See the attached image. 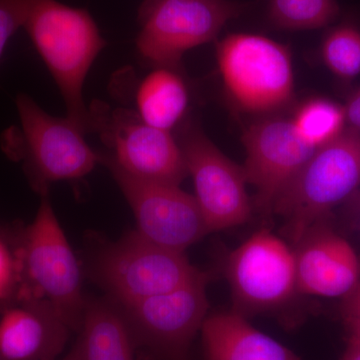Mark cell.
Returning <instances> with one entry per match:
<instances>
[{
    "label": "cell",
    "mask_w": 360,
    "mask_h": 360,
    "mask_svg": "<svg viewBox=\"0 0 360 360\" xmlns=\"http://www.w3.org/2000/svg\"><path fill=\"white\" fill-rule=\"evenodd\" d=\"M324 65L341 79H352L360 73V30L340 25L326 35L321 46Z\"/></svg>",
    "instance_id": "44dd1931"
},
{
    "label": "cell",
    "mask_w": 360,
    "mask_h": 360,
    "mask_svg": "<svg viewBox=\"0 0 360 360\" xmlns=\"http://www.w3.org/2000/svg\"><path fill=\"white\" fill-rule=\"evenodd\" d=\"M217 60L225 89L240 110L271 115L292 101L295 75L285 45L262 35L233 33L217 44Z\"/></svg>",
    "instance_id": "8992f818"
},
{
    "label": "cell",
    "mask_w": 360,
    "mask_h": 360,
    "mask_svg": "<svg viewBox=\"0 0 360 360\" xmlns=\"http://www.w3.org/2000/svg\"><path fill=\"white\" fill-rule=\"evenodd\" d=\"M239 13L231 0H148L137 51L155 68L176 70L186 51L217 39Z\"/></svg>",
    "instance_id": "9c48e42d"
},
{
    "label": "cell",
    "mask_w": 360,
    "mask_h": 360,
    "mask_svg": "<svg viewBox=\"0 0 360 360\" xmlns=\"http://www.w3.org/2000/svg\"><path fill=\"white\" fill-rule=\"evenodd\" d=\"M341 315L347 329L348 340L360 341V281L356 288L343 298Z\"/></svg>",
    "instance_id": "cb8c5ba5"
},
{
    "label": "cell",
    "mask_w": 360,
    "mask_h": 360,
    "mask_svg": "<svg viewBox=\"0 0 360 360\" xmlns=\"http://www.w3.org/2000/svg\"><path fill=\"white\" fill-rule=\"evenodd\" d=\"M188 89L174 68H155L135 89V112L148 125L169 131L188 106Z\"/></svg>",
    "instance_id": "ac0fdd59"
},
{
    "label": "cell",
    "mask_w": 360,
    "mask_h": 360,
    "mask_svg": "<svg viewBox=\"0 0 360 360\" xmlns=\"http://www.w3.org/2000/svg\"><path fill=\"white\" fill-rule=\"evenodd\" d=\"M225 274L232 310L248 319L281 310L300 295L293 248L264 227L232 251Z\"/></svg>",
    "instance_id": "30bf717a"
},
{
    "label": "cell",
    "mask_w": 360,
    "mask_h": 360,
    "mask_svg": "<svg viewBox=\"0 0 360 360\" xmlns=\"http://www.w3.org/2000/svg\"><path fill=\"white\" fill-rule=\"evenodd\" d=\"M340 360H360V341L348 340L347 347Z\"/></svg>",
    "instance_id": "484cf974"
},
{
    "label": "cell",
    "mask_w": 360,
    "mask_h": 360,
    "mask_svg": "<svg viewBox=\"0 0 360 360\" xmlns=\"http://www.w3.org/2000/svg\"><path fill=\"white\" fill-rule=\"evenodd\" d=\"M350 203H352V208L354 210L360 212V188L354 194L352 198H350Z\"/></svg>",
    "instance_id": "83f0119b"
},
{
    "label": "cell",
    "mask_w": 360,
    "mask_h": 360,
    "mask_svg": "<svg viewBox=\"0 0 360 360\" xmlns=\"http://www.w3.org/2000/svg\"><path fill=\"white\" fill-rule=\"evenodd\" d=\"M63 360H82V347H80L79 340H77L75 345H73L72 349L68 352Z\"/></svg>",
    "instance_id": "4316f807"
},
{
    "label": "cell",
    "mask_w": 360,
    "mask_h": 360,
    "mask_svg": "<svg viewBox=\"0 0 360 360\" xmlns=\"http://www.w3.org/2000/svg\"><path fill=\"white\" fill-rule=\"evenodd\" d=\"M248 184L253 186V208L274 214L281 193L316 149L298 135L291 118L269 115L252 123L243 135Z\"/></svg>",
    "instance_id": "4fadbf2b"
},
{
    "label": "cell",
    "mask_w": 360,
    "mask_h": 360,
    "mask_svg": "<svg viewBox=\"0 0 360 360\" xmlns=\"http://www.w3.org/2000/svg\"><path fill=\"white\" fill-rule=\"evenodd\" d=\"M343 110L348 129H354L360 134V87L350 96L347 104L343 106Z\"/></svg>",
    "instance_id": "d4e9b609"
},
{
    "label": "cell",
    "mask_w": 360,
    "mask_h": 360,
    "mask_svg": "<svg viewBox=\"0 0 360 360\" xmlns=\"http://www.w3.org/2000/svg\"><path fill=\"white\" fill-rule=\"evenodd\" d=\"M20 231H0V312L22 298Z\"/></svg>",
    "instance_id": "7402d4cb"
},
{
    "label": "cell",
    "mask_w": 360,
    "mask_h": 360,
    "mask_svg": "<svg viewBox=\"0 0 360 360\" xmlns=\"http://www.w3.org/2000/svg\"><path fill=\"white\" fill-rule=\"evenodd\" d=\"M180 144L195 198L210 232L246 224L253 202L245 170L229 160L198 129H189Z\"/></svg>",
    "instance_id": "7c38bea8"
},
{
    "label": "cell",
    "mask_w": 360,
    "mask_h": 360,
    "mask_svg": "<svg viewBox=\"0 0 360 360\" xmlns=\"http://www.w3.org/2000/svg\"><path fill=\"white\" fill-rule=\"evenodd\" d=\"M32 224L21 227L20 248L23 300L51 303L72 331H79L86 298L82 269L49 200L40 196Z\"/></svg>",
    "instance_id": "277c9868"
},
{
    "label": "cell",
    "mask_w": 360,
    "mask_h": 360,
    "mask_svg": "<svg viewBox=\"0 0 360 360\" xmlns=\"http://www.w3.org/2000/svg\"><path fill=\"white\" fill-rule=\"evenodd\" d=\"M90 271L118 305L179 290L210 274L191 264L186 253L155 245L136 231L97 251Z\"/></svg>",
    "instance_id": "5b68a950"
},
{
    "label": "cell",
    "mask_w": 360,
    "mask_h": 360,
    "mask_svg": "<svg viewBox=\"0 0 360 360\" xmlns=\"http://www.w3.org/2000/svg\"><path fill=\"white\" fill-rule=\"evenodd\" d=\"M136 219V231L155 245L184 252L210 233L194 195L180 186L136 179L101 153Z\"/></svg>",
    "instance_id": "8fae6325"
},
{
    "label": "cell",
    "mask_w": 360,
    "mask_h": 360,
    "mask_svg": "<svg viewBox=\"0 0 360 360\" xmlns=\"http://www.w3.org/2000/svg\"><path fill=\"white\" fill-rule=\"evenodd\" d=\"M33 45L56 80L66 106V117L89 132L84 84L105 41L89 11L44 0L25 25Z\"/></svg>",
    "instance_id": "7a4b0ae2"
},
{
    "label": "cell",
    "mask_w": 360,
    "mask_h": 360,
    "mask_svg": "<svg viewBox=\"0 0 360 360\" xmlns=\"http://www.w3.org/2000/svg\"><path fill=\"white\" fill-rule=\"evenodd\" d=\"M359 188L360 134L347 127L310 156L279 196L274 214L283 217L286 236L295 245Z\"/></svg>",
    "instance_id": "3957f363"
},
{
    "label": "cell",
    "mask_w": 360,
    "mask_h": 360,
    "mask_svg": "<svg viewBox=\"0 0 360 360\" xmlns=\"http://www.w3.org/2000/svg\"><path fill=\"white\" fill-rule=\"evenodd\" d=\"M71 333L51 303L20 300L0 312V360H54Z\"/></svg>",
    "instance_id": "9a60e30c"
},
{
    "label": "cell",
    "mask_w": 360,
    "mask_h": 360,
    "mask_svg": "<svg viewBox=\"0 0 360 360\" xmlns=\"http://www.w3.org/2000/svg\"><path fill=\"white\" fill-rule=\"evenodd\" d=\"M78 340L82 360H135L137 356L124 316L112 300L86 298Z\"/></svg>",
    "instance_id": "e0dca14e"
},
{
    "label": "cell",
    "mask_w": 360,
    "mask_h": 360,
    "mask_svg": "<svg viewBox=\"0 0 360 360\" xmlns=\"http://www.w3.org/2000/svg\"><path fill=\"white\" fill-rule=\"evenodd\" d=\"M293 252L300 295L345 298L359 283V255L326 220L305 232Z\"/></svg>",
    "instance_id": "5bb4252c"
},
{
    "label": "cell",
    "mask_w": 360,
    "mask_h": 360,
    "mask_svg": "<svg viewBox=\"0 0 360 360\" xmlns=\"http://www.w3.org/2000/svg\"><path fill=\"white\" fill-rule=\"evenodd\" d=\"M338 11L336 0H269V16L281 30H310L328 25Z\"/></svg>",
    "instance_id": "ffe728a7"
},
{
    "label": "cell",
    "mask_w": 360,
    "mask_h": 360,
    "mask_svg": "<svg viewBox=\"0 0 360 360\" xmlns=\"http://www.w3.org/2000/svg\"><path fill=\"white\" fill-rule=\"evenodd\" d=\"M210 279L208 274L179 290L118 305L139 359L191 360V345L208 315Z\"/></svg>",
    "instance_id": "ba28073f"
},
{
    "label": "cell",
    "mask_w": 360,
    "mask_h": 360,
    "mask_svg": "<svg viewBox=\"0 0 360 360\" xmlns=\"http://www.w3.org/2000/svg\"><path fill=\"white\" fill-rule=\"evenodd\" d=\"M291 120L298 135L315 149L335 141L347 124L342 106L324 98L305 101Z\"/></svg>",
    "instance_id": "d6986e66"
},
{
    "label": "cell",
    "mask_w": 360,
    "mask_h": 360,
    "mask_svg": "<svg viewBox=\"0 0 360 360\" xmlns=\"http://www.w3.org/2000/svg\"><path fill=\"white\" fill-rule=\"evenodd\" d=\"M44 0H0V58L7 44Z\"/></svg>",
    "instance_id": "603a6c76"
},
{
    "label": "cell",
    "mask_w": 360,
    "mask_h": 360,
    "mask_svg": "<svg viewBox=\"0 0 360 360\" xmlns=\"http://www.w3.org/2000/svg\"><path fill=\"white\" fill-rule=\"evenodd\" d=\"M18 124L0 137L7 158L20 163L33 191L49 194L52 184L82 179L101 162L84 132L68 117L47 113L27 94L16 96Z\"/></svg>",
    "instance_id": "6da1fadb"
},
{
    "label": "cell",
    "mask_w": 360,
    "mask_h": 360,
    "mask_svg": "<svg viewBox=\"0 0 360 360\" xmlns=\"http://www.w3.org/2000/svg\"><path fill=\"white\" fill-rule=\"evenodd\" d=\"M201 336L205 360H303L232 309L207 315Z\"/></svg>",
    "instance_id": "2e32d148"
},
{
    "label": "cell",
    "mask_w": 360,
    "mask_h": 360,
    "mask_svg": "<svg viewBox=\"0 0 360 360\" xmlns=\"http://www.w3.org/2000/svg\"><path fill=\"white\" fill-rule=\"evenodd\" d=\"M89 127L110 150L103 155L131 176L180 186L188 175L180 144L170 132L148 125L134 110L94 101Z\"/></svg>",
    "instance_id": "52a82bcc"
}]
</instances>
